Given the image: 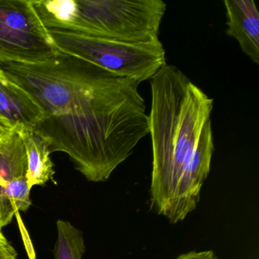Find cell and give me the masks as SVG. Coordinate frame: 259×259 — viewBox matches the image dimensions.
<instances>
[{
	"mask_svg": "<svg viewBox=\"0 0 259 259\" xmlns=\"http://www.w3.org/2000/svg\"><path fill=\"white\" fill-rule=\"evenodd\" d=\"M43 112L33 131L69 155L92 183L107 181L149 134L140 83L59 52L36 64L2 65Z\"/></svg>",
	"mask_w": 259,
	"mask_h": 259,
	"instance_id": "1",
	"label": "cell"
},
{
	"mask_svg": "<svg viewBox=\"0 0 259 259\" xmlns=\"http://www.w3.org/2000/svg\"><path fill=\"white\" fill-rule=\"evenodd\" d=\"M150 84V207L176 224L196 209L210 174L213 99L172 65L162 67Z\"/></svg>",
	"mask_w": 259,
	"mask_h": 259,
	"instance_id": "2",
	"label": "cell"
},
{
	"mask_svg": "<svg viewBox=\"0 0 259 259\" xmlns=\"http://www.w3.org/2000/svg\"><path fill=\"white\" fill-rule=\"evenodd\" d=\"M33 4L50 29L131 45L160 41L166 10L162 0H35Z\"/></svg>",
	"mask_w": 259,
	"mask_h": 259,
	"instance_id": "3",
	"label": "cell"
},
{
	"mask_svg": "<svg viewBox=\"0 0 259 259\" xmlns=\"http://www.w3.org/2000/svg\"><path fill=\"white\" fill-rule=\"evenodd\" d=\"M62 54L85 60L119 76L139 83L150 80L166 64L161 41L131 45L62 30L50 29Z\"/></svg>",
	"mask_w": 259,
	"mask_h": 259,
	"instance_id": "4",
	"label": "cell"
},
{
	"mask_svg": "<svg viewBox=\"0 0 259 259\" xmlns=\"http://www.w3.org/2000/svg\"><path fill=\"white\" fill-rule=\"evenodd\" d=\"M59 52L32 0H0V63L36 64Z\"/></svg>",
	"mask_w": 259,
	"mask_h": 259,
	"instance_id": "5",
	"label": "cell"
},
{
	"mask_svg": "<svg viewBox=\"0 0 259 259\" xmlns=\"http://www.w3.org/2000/svg\"><path fill=\"white\" fill-rule=\"evenodd\" d=\"M28 157L23 139L13 130L0 146V230L10 224L15 214L27 211L31 205L28 186Z\"/></svg>",
	"mask_w": 259,
	"mask_h": 259,
	"instance_id": "6",
	"label": "cell"
},
{
	"mask_svg": "<svg viewBox=\"0 0 259 259\" xmlns=\"http://www.w3.org/2000/svg\"><path fill=\"white\" fill-rule=\"evenodd\" d=\"M42 117L38 104L0 66V123L17 132L34 130Z\"/></svg>",
	"mask_w": 259,
	"mask_h": 259,
	"instance_id": "7",
	"label": "cell"
},
{
	"mask_svg": "<svg viewBox=\"0 0 259 259\" xmlns=\"http://www.w3.org/2000/svg\"><path fill=\"white\" fill-rule=\"evenodd\" d=\"M229 37L239 44L242 52L259 64V13L252 0H224Z\"/></svg>",
	"mask_w": 259,
	"mask_h": 259,
	"instance_id": "8",
	"label": "cell"
},
{
	"mask_svg": "<svg viewBox=\"0 0 259 259\" xmlns=\"http://www.w3.org/2000/svg\"><path fill=\"white\" fill-rule=\"evenodd\" d=\"M28 157V186H44L54 178L55 171L51 157L49 145L45 139L31 130L19 131Z\"/></svg>",
	"mask_w": 259,
	"mask_h": 259,
	"instance_id": "9",
	"label": "cell"
},
{
	"mask_svg": "<svg viewBox=\"0 0 259 259\" xmlns=\"http://www.w3.org/2000/svg\"><path fill=\"white\" fill-rule=\"evenodd\" d=\"M57 227L55 259H82L86 248L81 231L69 221L63 220L57 221Z\"/></svg>",
	"mask_w": 259,
	"mask_h": 259,
	"instance_id": "10",
	"label": "cell"
},
{
	"mask_svg": "<svg viewBox=\"0 0 259 259\" xmlns=\"http://www.w3.org/2000/svg\"><path fill=\"white\" fill-rule=\"evenodd\" d=\"M0 259H19L17 251L0 230Z\"/></svg>",
	"mask_w": 259,
	"mask_h": 259,
	"instance_id": "11",
	"label": "cell"
},
{
	"mask_svg": "<svg viewBox=\"0 0 259 259\" xmlns=\"http://www.w3.org/2000/svg\"><path fill=\"white\" fill-rule=\"evenodd\" d=\"M176 259H219L211 250L201 251H189L180 254Z\"/></svg>",
	"mask_w": 259,
	"mask_h": 259,
	"instance_id": "12",
	"label": "cell"
},
{
	"mask_svg": "<svg viewBox=\"0 0 259 259\" xmlns=\"http://www.w3.org/2000/svg\"><path fill=\"white\" fill-rule=\"evenodd\" d=\"M13 131V130H10L2 123H0V146L5 142L6 139L9 137Z\"/></svg>",
	"mask_w": 259,
	"mask_h": 259,
	"instance_id": "13",
	"label": "cell"
},
{
	"mask_svg": "<svg viewBox=\"0 0 259 259\" xmlns=\"http://www.w3.org/2000/svg\"><path fill=\"white\" fill-rule=\"evenodd\" d=\"M0 186H5V183H4V181L3 180V179L1 178V177H0Z\"/></svg>",
	"mask_w": 259,
	"mask_h": 259,
	"instance_id": "14",
	"label": "cell"
}]
</instances>
